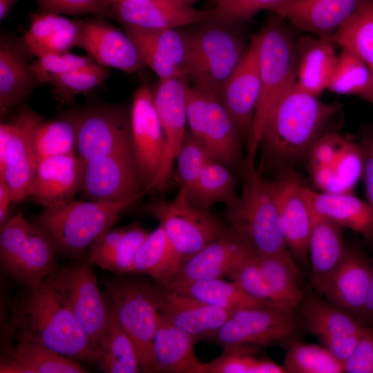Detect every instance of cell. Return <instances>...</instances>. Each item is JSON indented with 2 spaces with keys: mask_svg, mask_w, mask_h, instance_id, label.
Here are the masks:
<instances>
[{
  "mask_svg": "<svg viewBox=\"0 0 373 373\" xmlns=\"http://www.w3.org/2000/svg\"><path fill=\"white\" fill-rule=\"evenodd\" d=\"M50 276L35 286L26 287L11 302L5 334L15 341L43 345L77 362L97 363L95 350Z\"/></svg>",
  "mask_w": 373,
  "mask_h": 373,
  "instance_id": "obj_1",
  "label": "cell"
},
{
  "mask_svg": "<svg viewBox=\"0 0 373 373\" xmlns=\"http://www.w3.org/2000/svg\"><path fill=\"white\" fill-rule=\"evenodd\" d=\"M339 110L301 88L297 82L280 98L265 123L259 148L261 166L287 168L307 157L316 142L331 131Z\"/></svg>",
  "mask_w": 373,
  "mask_h": 373,
  "instance_id": "obj_2",
  "label": "cell"
},
{
  "mask_svg": "<svg viewBox=\"0 0 373 373\" xmlns=\"http://www.w3.org/2000/svg\"><path fill=\"white\" fill-rule=\"evenodd\" d=\"M238 171L242 191L232 204L226 207L229 228L256 256L289 250L282 232L269 181L262 178L255 161L245 157Z\"/></svg>",
  "mask_w": 373,
  "mask_h": 373,
  "instance_id": "obj_3",
  "label": "cell"
},
{
  "mask_svg": "<svg viewBox=\"0 0 373 373\" xmlns=\"http://www.w3.org/2000/svg\"><path fill=\"white\" fill-rule=\"evenodd\" d=\"M260 91L247 142V160L255 161L267 119L280 98L297 82L298 39L279 19L269 21L257 34Z\"/></svg>",
  "mask_w": 373,
  "mask_h": 373,
  "instance_id": "obj_4",
  "label": "cell"
},
{
  "mask_svg": "<svg viewBox=\"0 0 373 373\" xmlns=\"http://www.w3.org/2000/svg\"><path fill=\"white\" fill-rule=\"evenodd\" d=\"M139 199L118 202L73 200L44 208L32 222L48 236L57 253L75 258L110 230L119 215Z\"/></svg>",
  "mask_w": 373,
  "mask_h": 373,
  "instance_id": "obj_5",
  "label": "cell"
},
{
  "mask_svg": "<svg viewBox=\"0 0 373 373\" xmlns=\"http://www.w3.org/2000/svg\"><path fill=\"white\" fill-rule=\"evenodd\" d=\"M230 23L211 20L186 32L189 45L187 77L193 85L209 93L218 94L239 65L247 47Z\"/></svg>",
  "mask_w": 373,
  "mask_h": 373,
  "instance_id": "obj_6",
  "label": "cell"
},
{
  "mask_svg": "<svg viewBox=\"0 0 373 373\" xmlns=\"http://www.w3.org/2000/svg\"><path fill=\"white\" fill-rule=\"evenodd\" d=\"M306 329L298 308L280 305L256 307L232 313L214 339L224 348H288L300 341Z\"/></svg>",
  "mask_w": 373,
  "mask_h": 373,
  "instance_id": "obj_7",
  "label": "cell"
},
{
  "mask_svg": "<svg viewBox=\"0 0 373 373\" xmlns=\"http://www.w3.org/2000/svg\"><path fill=\"white\" fill-rule=\"evenodd\" d=\"M56 250L48 236L21 212L0 228V262L12 279L30 287L56 271Z\"/></svg>",
  "mask_w": 373,
  "mask_h": 373,
  "instance_id": "obj_8",
  "label": "cell"
},
{
  "mask_svg": "<svg viewBox=\"0 0 373 373\" xmlns=\"http://www.w3.org/2000/svg\"><path fill=\"white\" fill-rule=\"evenodd\" d=\"M141 209L159 222L180 267L228 229L209 209L191 202L179 192L173 200H151L143 204Z\"/></svg>",
  "mask_w": 373,
  "mask_h": 373,
  "instance_id": "obj_9",
  "label": "cell"
},
{
  "mask_svg": "<svg viewBox=\"0 0 373 373\" xmlns=\"http://www.w3.org/2000/svg\"><path fill=\"white\" fill-rule=\"evenodd\" d=\"M155 287L141 281L117 279L106 287L117 320L135 345L141 371L147 373L157 372L153 341L160 314Z\"/></svg>",
  "mask_w": 373,
  "mask_h": 373,
  "instance_id": "obj_10",
  "label": "cell"
},
{
  "mask_svg": "<svg viewBox=\"0 0 373 373\" xmlns=\"http://www.w3.org/2000/svg\"><path fill=\"white\" fill-rule=\"evenodd\" d=\"M88 261L70 265L50 276L96 353L111 318V303L103 296Z\"/></svg>",
  "mask_w": 373,
  "mask_h": 373,
  "instance_id": "obj_11",
  "label": "cell"
},
{
  "mask_svg": "<svg viewBox=\"0 0 373 373\" xmlns=\"http://www.w3.org/2000/svg\"><path fill=\"white\" fill-rule=\"evenodd\" d=\"M22 104L9 121L0 125V180L10 189L14 203L28 197L38 166L32 136L36 126L44 119Z\"/></svg>",
  "mask_w": 373,
  "mask_h": 373,
  "instance_id": "obj_12",
  "label": "cell"
},
{
  "mask_svg": "<svg viewBox=\"0 0 373 373\" xmlns=\"http://www.w3.org/2000/svg\"><path fill=\"white\" fill-rule=\"evenodd\" d=\"M75 112V153L82 164L99 155L133 153L130 108L98 103Z\"/></svg>",
  "mask_w": 373,
  "mask_h": 373,
  "instance_id": "obj_13",
  "label": "cell"
},
{
  "mask_svg": "<svg viewBox=\"0 0 373 373\" xmlns=\"http://www.w3.org/2000/svg\"><path fill=\"white\" fill-rule=\"evenodd\" d=\"M144 189L133 153L99 155L82 164L79 192L88 200L141 198Z\"/></svg>",
  "mask_w": 373,
  "mask_h": 373,
  "instance_id": "obj_14",
  "label": "cell"
},
{
  "mask_svg": "<svg viewBox=\"0 0 373 373\" xmlns=\"http://www.w3.org/2000/svg\"><path fill=\"white\" fill-rule=\"evenodd\" d=\"M186 78L160 80L153 91L154 103L164 133V146L158 172L145 193L164 191L173 173L176 157L187 132Z\"/></svg>",
  "mask_w": 373,
  "mask_h": 373,
  "instance_id": "obj_15",
  "label": "cell"
},
{
  "mask_svg": "<svg viewBox=\"0 0 373 373\" xmlns=\"http://www.w3.org/2000/svg\"><path fill=\"white\" fill-rule=\"evenodd\" d=\"M130 108L133 153L146 189L158 172L164 146L153 91L149 85L142 84L136 90Z\"/></svg>",
  "mask_w": 373,
  "mask_h": 373,
  "instance_id": "obj_16",
  "label": "cell"
},
{
  "mask_svg": "<svg viewBox=\"0 0 373 373\" xmlns=\"http://www.w3.org/2000/svg\"><path fill=\"white\" fill-rule=\"evenodd\" d=\"M123 26L144 30L176 28L216 20L215 9L202 10L182 0H120L107 8Z\"/></svg>",
  "mask_w": 373,
  "mask_h": 373,
  "instance_id": "obj_17",
  "label": "cell"
},
{
  "mask_svg": "<svg viewBox=\"0 0 373 373\" xmlns=\"http://www.w3.org/2000/svg\"><path fill=\"white\" fill-rule=\"evenodd\" d=\"M260 91L258 39L254 35L234 72L223 84L218 97L245 146L253 124Z\"/></svg>",
  "mask_w": 373,
  "mask_h": 373,
  "instance_id": "obj_18",
  "label": "cell"
},
{
  "mask_svg": "<svg viewBox=\"0 0 373 373\" xmlns=\"http://www.w3.org/2000/svg\"><path fill=\"white\" fill-rule=\"evenodd\" d=\"M254 254L230 229L185 260L174 274L167 289L197 280L229 276Z\"/></svg>",
  "mask_w": 373,
  "mask_h": 373,
  "instance_id": "obj_19",
  "label": "cell"
},
{
  "mask_svg": "<svg viewBox=\"0 0 373 373\" xmlns=\"http://www.w3.org/2000/svg\"><path fill=\"white\" fill-rule=\"evenodd\" d=\"M372 276V266L365 256L356 249L346 247L334 268L312 284L327 300L359 318Z\"/></svg>",
  "mask_w": 373,
  "mask_h": 373,
  "instance_id": "obj_20",
  "label": "cell"
},
{
  "mask_svg": "<svg viewBox=\"0 0 373 373\" xmlns=\"http://www.w3.org/2000/svg\"><path fill=\"white\" fill-rule=\"evenodd\" d=\"M269 184L287 247L297 260L305 262L309 258L313 211L304 194V185L292 173Z\"/></svg>",
  "mask_w": 373,
  "mask_h": 373,
  "instance_id": "obj_21",
  "label": "cell"
},
{
  "mask_svg": "<svg viewBox=\"0 0 373 373\" xmlns=\"http://www.w3.org/2000/svg\"><path fill=\"white\" fill-rule=\"evenodd\" d=\"M123 28L136 46L144 65L153 70L160 80L187 77L189 45L186 32L175 28Z\"/></svg>",
  "mask_w": 373,
  "mask_h": 373,
  "instance_id": "obj_22",
  "label": "cell"
},
{
  "mask_svg": "<svg viewBox=\"0 0 373 373\" xmlns=\"http://www.w3.org/2000/svg\"><path fill=\"white\" fill-rule=\"evenodd\" d=\"M155 296L160 314L196 343L214 338L232 314L159 285L155 287Z\"/></svg>",
  "mask_w": 373,
  "mask_h": 373,
  "instance_id": "obj_23",
  "label": "cell"
},
{
  "mask_svg": "<svg viewBox=\"0 0 373 373\" xmlns=\"http://www.w3.org/2000/svg\"><path fill=\"white\" fill-rule=\"evenodd\" d=\"M78 46L104 68L132 73L145 66L128 35L104 21L84 20Z\"/></svg>",
  "mask_w": 373,
  "mask_h": 373,
  "instance_id": "obj_24",
  "label": "cell"
},
{
  "mask_svg": "<svg viewBox=\"0 0 373 373\" xmlns=\"http://www.w3.org/2000/svg\"><path fill=\"white\" fill-rule=\"evenodd\" d=\"M365 0H289L274 12L319 37L334 34Z\"/></svg>",
  "mask_w": 373,
  "mask_h": 373,
  "instance_id": "obj_25",
  "label": "cell"
},
{
  "mask_svg": "<svg viewBox=\"0 0 373 373\" xmlns=\"http://www.w3.org/2000/svg\"><path fill=\"white\" fill-rule=\"evenodd\" d=\"M82 174L76 153L45 159L38 163L28 197L44 208L71 201L79 191Z\"/></svg>",
  "mask_w": 373,
  "mask_h": 373,
  "instance_id": "obj_26",
  "label": "cell"
},
{
  "mask_svg": "<svg viewBox=\"0 0 373 373\" xmlns=\"http://www.w3.org/2000/svg\"><path fill=\"white\" fill-rule=\"evenodd\" d=\"M363 152L343 137L309 168L314 182L323 192L352 193L363 175Z\"/></svg>",
  "mask_w": 373,
  "mask_h": 373,
  "instance_id": "obj_27",
  "label": "cell"
},
{
  "mask_svg": "<svg viewBox=\"0 0 373 373\" xmlns=\"http://www.w3.org/2000/svg\"><path fill=\"white\" fill-rule=\"evenodd\" d=\"M39 85L19 44L2 35L0 40L1 119L12 108L23 103Z\"/></svg>",
  "mask_w": 373,
  "mask_h": 373,
  "instance_id": "obj_28",
  "label": "cell"
},
{
  "mask_svg": "<svg viewBox=\"0 0 373 373\" xmlns=\"http://www.w3.org/2000/svg\"><path fill=\"white\" fill-rule=\"evenodd\" d=\"M84 20L70 19L57 14L30 15V26L23 37L26 48L37 58L69 52L78 46Z\"/></svg>",
  "mask_w": 373,
  "mask_h": 373,
  "instance_id": "obj_29",
  "label": "cell"
},
{
  "mask_svg": "<svg viewBox=\"0 0 373 373\" xmlns=\"http://www.w3.org/2000/svg\"><path fill=\"white\" fill-rule=\"evenodd\" d=\"M88 369L38 343H6L0 356L1 373H84Z\"/></svg>",
  "mask_w": 373,
  "mask_h": 373,
  "instance_id": "obj_30",
  "label": "cell"
},
{
  "mask_svg": "<svg viewBox=\"0 0 373 373\" xmlns=\"http://www.w3.org/2000/svg\"><path fill=\"white\" fill-rule=\"evenodd\" d=\"M312 210L366 238H373V213L367 202L352 193L318 192L303 186Z\"/></svg>",
  "mask_w": 373,
  "mask_h": 373,
  "instance_id": "obj_31",
  "label": "cell"
},
{
  "mask_svg": "<svg viewBox=\"0 0 373 373\" xmlns=\"http://www.w3.org/2000/svg\"><path fill=\"white\" fill-rule=\"evenodd\" d=\"M212 157L237 170L245 157L242 138L216 93H209L207 115L200 140Z\"/></svg>",
  "mask_w": 373,
  "mask_h": 373,
  "instance_id": "obj_32",
  "label": "cell"
},
{
  "mask_svg": "<svg viewBox=\"0 0 373 373\" xmlns=\"http://www.w3.org/2000/svg\"><path fill=\"white\" fill-rule=\"evenodd\" d=\"M329 37L307 35L298 39L297 84L318 96L327 90L338 54Z\"/></svg>",
  "mask_w": 373,
  "mask_h": 373,
  "instance_id": "obj_33",
  "label": "cell"
},
{
  "mask_svg": "<svg viewBox=\"0 0 373 373\" xmlns=\"http://www.w3.org/2000/svg\"><path fill=\"white\" fill-rule=\"evenodd\" d=\"M195 343L160 314L153 341L157 372L201 373L204 363L195 354Z\"/></svg>",
  "mask_w": 373,
  "mask_h": 373,
  "instance_id": "obj_34",
  "label": "cell"
},
{
  "mask_svg": "<svg viewBox=\"0 0 373 373\" xmlns=\"http://www.w3.org/2000/svg\"><path fill=\"white\" fill-rule=\"evenodd\" d=\"M298 309L307 329L318 338L357 334L366 328L347 311L314 295H305Z\"/></svg>",
  "mask_w": 373,
  "mask_h": 373,
  "instance_id": "obj_35",
  "label": "cell"
},
{
  "mask_svg": "<svg viewBox=\"0 0 373 373\" xmlns=\"http://www.w3.org/2000/svg\"><path fill=\"white\" fill-rule=\"evenodd\" d=\"M342 228L338 224L313 211L309 240L312 283L330 272L342 258L346 249Z\"/></svg>",
  "mask_w": 373,
  "mask_h": 373,
  "instance_id": "obj_36",
  "label": "cell"
},
{
  "mask_svg": "<svg viewBox=\"0 0 373 373\" xmlns=\"http://www.w3.org/2000/svg\"><path fill=\"white\" fill-rule=\"evenodd\" d=\"M167 290L231 313L250 307L285 306L256 300L245 293L234 282L222 278L193 281Z\"/></svg>",
  "mask_w": 373,
  "mask_h": 373,
  "instance_id": "obj_37",
  "label": "cell"
},
{
  "mask_svg": "<svg viewBox=\"0 0 373 373\" xmlns=\"http://www.w3.org/2000/svg\"><path fill=\"white\" fill-rule=\"evenodd\" d=\"M174 249L163 228L159 225L138 249L132 272L150 276L157 285L166 287L179 269Z\"/></svg>",
  "mask_w": 373,
  "mask_h": 373,
  "instance_id": "obj_38",
  "label": "cell"
},
{
  "mask_svg": "<svg viewBox=\"0 0 373 373\" xmlns=\"http://www.w3.org/2000/svg\"><path fill=\"white\" fill-rule=\"evenodd\" d=\"M256 256L276 302L298 308L305 294L300 287V273L290 251Z\"/></svg>",
  "mask_w": 373,
  "mask_h": 373,
  "instance_id": "obj_39",
  "label": "cell"
},
{
  "mask_svg": "<svg viewBox=\"0 0 373 373\" xmlns=\"http://www.w3.org/2000/svg\"><path fill=\"white\" fill-rule=\"evenodd\" d=\"M97 364L106 373H137L141 370L135 345L118 321L111 303L110 321L97 352Z\"/></svg>",
  "mask_w": 373,
  "mask_h": 373,
  "instance_id": "obj_40",
  "label": "cell"
},
{
  "mask_svg": "<svg viewBox=\"0 0 373 373\" xmlns=\"http://www.w3.org/2000/svg\"><path fill=\"white\" fill-rule=\"evenodd\" d=\"M236 189L231 170L211 159L189 192L183 195L191 202L209 210L216 203H223L226 207L232 204L238 196Z\"/></svg>",
  "mask_w": 373,
  "mask_h": 373,
  "instance_id": "obj_41",
  "label": "cell"
},
{
  "mask_svg": "<svg viewBox=\"0 0 373 373\" xmlns=\"http://www.w3.org/2000/svg\"><path fill=\"white\" fill-rule=\"evenodd\" d=\"M77 120L75 111L48 121L41 120L35 128L32 144L37 162L59 155L75 153Z\"/></svg>",
  "mask_w": 373,
  "mask_h": 373,
  "instance_id": "obj_42",
  "label": "cell"
},
{
  "mask_svg": "<svg viewBox=\"0 0 373 373\" xmlns=\"http://www.w3.org/2000/svg\"><path fill=\"white\" fill-rule=\"evenodd\" d=\"M336 46L355 53L373 70V0H365L334 34Z\"/></svg>",
  "mask_w": 373,
  "mask_h": 373,
  "instance_id": "obj_43",
  "label": "cell"
},
{
  "mask_svg": "<svg viewBox=\"0 0 373 373\" xmlns=\"http://www.w3.org/2000/svg\"><path fill=\"white\" fill-rule=\"evenodd\" d=\"M372 70L358 55L341 48L327 90L340 95H355L362 97L368 90Z\"/></svg>",
  "mask_w": 373,
  "mask_h": 373,
  "instance_id": "obj_44",
  "label": "cell"
},
{
  "mask_svg": "<svg viewBox=\"0 0 373 373\" xmlns=\"http://www.w3.org/2000/svg\"><path fill=\"white\" fill-rule=\"evenodd\" d=\"M258 349L245 347L224 348L213 360L203 363L201 373H284L285 367L256 356Z\"/></svg>",
  "mask_w": 373,
  "mask_h": 373,
  "instance_id": "obj_45",
  "label": "cell"
},
{
  "mask_svg": "<svg viewBox=\"0 0 373 373\" xmlns=\"http://www.w3.org/2000/svg\"><path fill=\"white\" fill-rule=\"evenodd\" d=\"M289 373H342L343 365L325 347L296 341L288 348L284 360Z\"/></svg>",
  "mask_w": 373,
  "mask_h": 373,
  "instance_id": "obj_46",
  "label": "cell"
},
{
  "mask_svg": "<svg viewBox=\"0 0 373 373\" xmlns=\"http://www.w3.org/2000/svg\"><path fill=\"white\" fill-rule=\"evenodd\" d=\"M111 76L105 68L96 65L92 68L57 75L50 78L52 95L59 106L70 104L75 98L102 86Z\"/></svg>",
  "mask_w": 373,
  "mask_h": 373,
  "instance_id": "obj_47",
  "label": "cell"
},
{
  "mask_svg": "<svg viewBox=\"0 0 373 373\" xmlns=\"http://www.w3.org/2000/svg\"><path fill=\"white\" fill-rule=\"evenodd\" d=\"M211 159L204 144L187 131L175 159L174 179L179 186L178 192L186 195Z\"/></svg>",
  "mask_w": 373,
  "mask_h": 373,
  "instance_id": "obj_48",
  "label": "cell"
},
{
  "mask_svg": "<svg viewBox=\"0 0 373 373\" xmlns=\"http://www.w3.org/2000/svg\"><path fill=\"white\" fill-rule=\"evenodd\" d=\"M97 64L88 55L70 52L41 56L31 64L35 75L41 84H46L52 77L92 68Z\"/></svg>",
  "mask_w": 373,
  "mask_h": 373,
  "instance_id": "obj_49",
  "label": "cell"
},
{
  "mask_svg": "<svg viewBox=\"0 0 373 373\" xmlns=\"http://www.w3.org/2000/svg\"><path fill=\"white\" fill-rule=\"evenodd\" d=\"M229 277L249 296L260 301L279 304L267 285L256 255L249 257Z\"/></svg>",
  "mask_w": 373,
  "mask_h": 373,
  "instance_id": "obj_50",
  "label": "cell"
},
{
  "mask_svg": "<svg viewBox=\"0 0 373 373\" xmlns=\"http://www.w3.org/2000/svg\"><path fill=\"white\" fill-rule=\"evenodd\" d=\"M149 233L148 230L137 223L126 227L122 238L103 269L117 274L132 272L135 256Z\"/></svg>",
  "mask_w": 373,
  "mask_h": 373,
  "instance_id": "obj_51",
  "label": "cell"
},
{
  "mask_svg": "<svg viewBox=\"0 0 373 373\" xmlns=\"http://www.w3.org/2000/svg\"><path fill=\"white\" fill-rule=\"evenodd\" d=\"M289 0H216V20L247 21L262 10L274 12Z\"/></svg>",
  "mask_w": 373,
  "mask_h": 373,
  "instance_id": "obj_52",
  "label": "cell"
},
{
  "mask_svg": "<svg viewBox=\"0 0 373 373\" xmlns=\"http://www.w3.org/2000/svg\"><path fill=\"white\" fill-rule=\"evenodd\" d=\"M41 12L81 15L107 14L104 0H35Z\"/></svg>",
  "mask_w": 373,
  "mask_h": 373,
  "instance_id": "obj_53",
  "label": "cell"
},
{
  "mask_svg": "<svg viewBox=\"0 0 373 373\" xmlns=\"http://www.w3.org/2000/svg\"><path fill=\"white\" fill-rule=\"evenodd\" d=\"M344 372L373 373V328L366 327L352 353L343 363Z\"/></svg>",
  "mask_w": 373,
  "mask_h": 373,
  "instance_id": "obj_54",
  "label": "cell"
},
{
  "mask_svg": "<svg viewBox=\"0 0 373 373\" xmlns=\"http://www.w3.org/2000/svg\"><path fill=\"white\" fill-rule=\"evenodd\" d=\"M364 331L350 335L324 336L319 339L330 353L343 365L352 353Z\"/></svg>",
  "mask_w": 373,
  "mask_h": 373,
  "instance_id": "obj_55",
  "label": "cell"
},
{
  "mask_svg": "<svg viewBox=\"0 0 373 373\" xmlns=\"http://www.w3.org/2000/svg\"><path fill=\"white\" fill-rule=\"evenodd\" d=\"M362 175L364 178L367 202L373 213V149L371 146L364 155Z\"/></svg>",
  "mask_w": 373,
  "mask_h": 373,
  "instance_id": "obj_56",
  "label": "cell"
},
{
  "mask_svg": "<svg viewBox=\"0 0 373 373\" xmlns=\"http://www.w3.org/2000/svg\"><path fill=\"white\" fill-rule=\"evenodd\" d=\"M14 203L11 191L6 182L0 180V226L10 216V205Z\"/></svg>",
  "mask_w": 373,
  "mask_h": 373,
  "instance_id": "obj_57",
  "label": "cell"
},
{
  "mask_svg": "<svg viewBox=\"0 0 373 373\" xmlns=\"http://www.w3.org/2000/svg\"><path fill=\"white\" fill-rule=\"evenodd\" d=\"M359 320L363 323L373 324V266H372V276L371 282L365 302V305L362 311V313L359 317Z\"/></svg>",
  "mask_w": 373,
  "mask_h": 373,
  "instance_id": "obj_58",
  "label": "cell"
},
{
  "mask_svg": "<svg viewBox=\"0 0 373 373\" xmlns=\"http://www.w3.org/2000/svg\"><path fill=\"white\" fill-rule=\"evenodd\" d=\"M18 0H0V21L3 20L10 12Z\"/></svg>",
  "mask_w": 373,
  "mask_h": 373,
  "instance_id": "obj_59",
  "label": "cell"
},
{
  "mask_svg": "<svg viewBox=\"0 0 373 373\" xmlns=\"http://www.w3.org/2000/svg\"><path fill=\"white\" fill-rule=\"evenodd\" d=\"M362 98L367 101L373 106V70L370 86L366 93L362 97Z\"/></svg>",
  "mask_w": 373,
  "mask_h": 373,
  "instance_id": "obj_60",
  "label": "cell"
},
{
  "mask_svg": "<svg viewBox=\"0 0 373 373\" xmlns=\"http://www.w3.org/2000/svg\"><path fill=\"white\" fill-rule=\"evenodd\" d=\"M118 1H120V0H104V6L106 8V11L108 6H110L111 4ZM182 1L189 4L193 5L195 2L198 1L199 0H182Z\"/></svg>",
  "mask_w": 373,
  "mask_h": 373,
  "instance_id": "obj_61",
  "label": "cell"
},
{
  "mask_svg": "<svg viewBox=\"0 0 373 373\" xmlns=\"http://www.w3.org/2000/svg\"><path fill=\"white\" fill-rule=\"evenodd\" d=\"M371 147H372V149H373V144H372Z\"/></svg>",
  "mask_w": 373,
  "mask_h": 373,
  "instance_id": "obj_62",
  "label": "cell"
}]
</instances>
